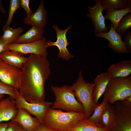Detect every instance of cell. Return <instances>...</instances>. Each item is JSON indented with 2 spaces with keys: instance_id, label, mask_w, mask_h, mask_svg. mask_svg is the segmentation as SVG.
<instances>
[{
  "instance_id": "cell-14",
  "label": "cell",
  "mask_w": 131,
  "mask_h": 131,
  "mask_svg": "<svg viewBox=\"0 0 131 131\" xmlns=\"http://www.w3.org/2000/svg\"><path fill=\"white\" fill-rule=\"evenodd\" d=\"M47 13L43 1L42 0L35 12L27 16L24 19V22L27 25L44 28L46 25Z\"/></svg>"
},
{
  "instance_id": "cell-31",
  "label": "cell",
  "mask_w": 131,
  "mask_h": 131,
  "mask_svg": "<svg viewBox=\"0 0 131 131\" xmlns=\"http://www.w3.org/2000/svg\"><path fill=\"white\" fill-rule=\"evenodd\" d=\"M30 0H20V5L25 11L27 16L30 15L33 13L29 6Z\"/></svg>"
},
{
  "instance_id": "cell-37",
  "label": "cell",
  "mask_w": 131,
  "mask_h": 131,
  "mask_svg": "<svg viewBox=\"0 0 131 131\" xmlns=\"http://www.w3.org/2000/svg\"><path fill=\"white\" fill-rule=\"evenodd\" d=\"M125 100L128 102L131 103V95L127 97Z\"/></svg>"
},
{
  "instance_id": "cell-27",
  "label": "cell",
  "mask_w": 131,
  "mask_h": 131,
  "mask_svg": "<svg viewBox=\"0 0 131 131\" xmlns=\"http://www.w3.org/2000/svg\"><path fill=\"white\" fill-rule=\"evenodd\" d=\"M108 131H131V123L124 120H118Z\"/></svg>"
},
{
  "instance_id": "cell-1",
  "label": "cell",
  "mask_w": 131,
  "mask_h": 131,
  "mask_svg": "<svg viewBox=\"0 0 131 131\" xmlns=\"http://www.w3.org/2000/svg\"><path fill=\"white\" fill-rule=\"evenodd\" d=\"M50 73L47 57L30 54L20 74L18 91L21 96L30 102L45 101V83Z\"/></svg>"
},
{
  "instance_id": "cell-2",
  "label": "cell",
  "mask_w": 131,
  "mask_h": 131,
  "mask_svg": "<svg viewBox=\"0 0 131 131\" xmlns=\"http://www.w3.org/2000/svg\"><path fill=\"white\" fill-rule=\"evenodd\" d=\"M84 118L83 113L65 112L49 107L45 114L43 124L58 131H68L77 121Z\"/></svg>"
},
{
  "instance_id": "cell-13",
  "label": "cell",
  "mask_w": 131,
  "mask_h": 131,
  "mask_svg": "<svg viewBox=\"0 0 131 131\" xmlns=\"http://www.w3.org/2000/svg\"><path fill=\"white\" fill-rule=\"evenodd\" d=\"M18 111L15 99L10 97L0 100V123L12 120Z\"/></svg>"
},
{
  "instance_id": "cell-10",
  "label": "cell",
  "mask_w": 131,
  "mask_h": 131,
  "mask_svg": "<svg viewBox=\"0 0 131 131\" xmlns=\"http://www.w3.org/2000/svg\"><path fill=\"white\" fill-rule=\"evenodd\" d=\"M21 71L0 59V81L5 84L18 90Z\"/></svg>"
},
{
  "instance_id": "cell-6",
  "label": "cell",
  "mask_w": 131,
  "mask_h": 131,
  "mask_svg": "<svg viewBox=\"0 0 131 131\" xmlns=\"http://www.w3.org/2000/svg\"><path fill=\"white\" fill-rule=\"evenodd\" d=\"M16 93L17 97L15 100L18 109L22 108L35 116L41 124H43L45 114L53 103L46 101L41 103L30 102L21 96L18 90L16 89Z\"/></svg>"
},
{
  "instance_id": "cell-38",
  "label": "cell",
  "mask_w": 131,
  "mask_h": 131,
  "mask_svg": "<svg viewBox=\"0 0 131 131\" xmlns=\"http://www.w3.org/2000/svg\"><path fill=\"white\" fill-rule=\"evenodd\" d=\"M4 96V95L0 94V100Z\"/></svg>"
},
{
  "instance_id": "cell-40",
  "label": "cell",
  "mask_w": 131,
  "mask_h": 131,
  "mask_svg": "<svg viewBox=\"0 0 131 131\" xmlns=\"http://www.w3.org/2000/svg\"></svg>"
},
{
  "instance_id": "cell-24",
  "label": "cell",
  "mask_w": 131,
  "mask_h": 131,
  "mask_svg": "<svg viewBox=\"0 0 131 131\" xmlns=\"http://www.w3.org/2000/svg\"><path fill=\"white\" fill-rule=\"evenodd\" d=\"M108 103L103 98L102 102L100 104H97L94 110L93 113L88 119L96 124L102 125L101 117Z\"/></svg>"
},
{
  "instance_id": "cell-36",
  "label": "cell",
  "mask_w": 131,
  "mask_h": 131,
  "mask_svg": "<svg viewBox=\"0 0 131 131\" xmlns=\"http://www.w3.org/2000/svg\"><path fill=\"white\" fill-rule=\"evenodd\" d=\"M127 8L131 9V0H127Z\"/></svg>"
},
{
  "instance_id": "cell-39",
  "label": "cell",
  "mask_w": 131,
  "mask_h": 131,
  "mask_svg": "<svg viewBox=\"0 0 131 131\" xmlns=\"http://www.w3.org/2000/svg\"></svg>"
},
{
  "instance_id": "cell-34",
  "label": "cell",
  "mask_w": 131,
  "mask_h": 131,
  "mask_svg": "<svg viewBox=\"0 0 131 131\" xmlns=\"http://www.w3.org/2000/svg\"><path fill=\"white\" fill-rule=\"evenodd\" d=\"M8 124V123L5 122L0 123V131H5Z\"/></svg>"
},
{
  "instance_id": "cell-11",
  "label": "cell",
  "mask_w": 131,
  "mask_h": 131,
  "mask_svg": "<svg viewBox=\"0 0 131 131\" xmlns=\"http://www.w3.org/2000/svg\"><path fill=\"white\" fill-rule=\"evenodd\" d=\"M109 31L106 33H99L95 34L97 37H100L107 40L108 45L115 52L120 54H128L129 52L124 42L122 40V34L117 32L111 23Z\"/></svg>"
},
{
  "instance_id": "cell-5",
  "label": "cell",
  "mask_w": 131,
  "mask_h": 131,
  "mask_svg": "<svg viewBox=\"0 0 131 131\" xmlns=\"http://www.w3.org/2000/svg\"><path fill=\"white\" fill-rule=\"evenodd\" d=\"M104 98L111 104L125 100L131 95V76L111 78L103 94Z\"/></svg>"
},
{
  "instance_id": "cell-32",
  "label": "cell",
  "mask_w": 131,
  "mask_h": 131,
  "mask_svg": "<svg viewBox=\"0 0 131 131\" xmlns=\"http://www.w3.org/2000/svg\"><path fill=\"white\" fill-rule=\"evenodd\" d=\"M35 131H58L50 128L45 126L43 124H41Z\"/></svg>"
},
{
  "instance_id": "cell-4",
  "label": "cell",
  "mask_w": 131,
  "mask_h": 131,
  "mask_svg": "<svg viewBox=\"0 0 131 131\" xmlns=\"http://www.w3.org/2000/svg\"><path fill=\"white\" fill-rule=\"evenodd\" d=\"M51 88L56 98L53 104L52 109L84 113L83 105L75 98L70 86L64 85L59 87L52 85Z\"/></svg>"
},
{
  "instance_id": "cell-23",
  "label": "cell",
  "mask_w": 131,
  "mask_h": 131,
  "mask_svg": "<svg viewBox=\"0 0 131 131\" xmlns=\"http://www.w3.org/2000/svg\"><path fill=\"white\" fill-rule=\"evenodd\" d=\"M131 9L129 8L112 12H106L104 16L105 19L109 20L116 30L123 17L126 15L131 13Z\"/></svg>"
},
{
  "instance_id": "cell-28",
  "label": "cell",
  "mask_w": 131,
  "mask_h": 131,
  "mask_svg": "<svg viewBox=\"0 0 131 131\" xmlns=\"http://www.w3.org/2000/svg\"><path fill=\"white\" fill-rule=\"evenodd\" d=\"M0 94L8 95L9 97L15 100L17 97L16 89L5 84L0 81Z\"/></svg>"
},
{
  "instance_id": "cell-15",
  "label": "cell",
  "mask_w": 131,
  "mask_h": 131,
  "mask_svg": "<svg viewBox=\"0 0 131 131\" xmlns=\"http://www.w3.org/2000/svg\"><path fill=\"white\" fill-rule=\"evenodd\" d=\"M107 72L111 78L128 77L131 74V61L125 60L113 64L109 67Z\"/></svg>"
},
{
  "instance_id": "cell-29",
  "label": "cell",
  "mask_w": 131,
  "mask_h": 131,
  "mask_svg": "<svg viewBox=\"0 0 131 131\" xmlns=\"http://www.w3.org/2000/svg\"><path fill=\"white\" fill-rule=\"evenodd\" d=\"M8 126L5 131H25V130L17 122L11 120L8 123Z\"/></svg>"
},
{
  "instance_id": "cell-3",
  "label": "cell",
  "mask_w": 131,
  "mask_h": 131,
  "mask_svg": "<svg viewBox=\"0 0 131 131\" xmlns=\"http://www.w3.org/2000/svg\"><path fill=\"white\" fill-rule=\"evenodd\" d=\"M95 86L94 83L85 81L81 71L76 82L70 86L76 99L83 107L86 119H88L91 115L98 104L95 103L92 99Z\"/></svg>"
},
{
  "instance_id": "cell-16",
  "label": "cell",
  "mask_w": 131,
  "mask_h": 131,
  "mask_svg": "<svg viewBox=\"0 0 131 131\" xmlns=\"http://www.w3.org/2000/svg\"><path fill=\"white\" fill-rule=\"evenodd\" d=\"M111 79L107 72L97 75L95 78L94 81L95 86L92 97L95 103L97 104L98 100L104 93L107 85Z\"/></svg>"
},
{
  "instance_id": "cell-12",
  "label": "cell",
  "mask_w": 131,
  "mask_h": 131,
  "mask_svg": "<svg viewBox=\"0 0 131 131\" xmlns=\"http://www.w3.org/2000/svg\"><path fill=\"white\" fill-rule=\"evenodd\" d=\"M11 120L17 122L26 131H35L41 124L36 117L21 108L18 109L16 115Z\"/></svg>"
},
{
  "instance_id": "cell-18",
  "label": "cell",
  "mask_w": 131,
  "mask_h": 131,
  "mask_svg": "<svg viewBox=\"0 0 131 131\" xmlns=\"http://www.w3.org/2000/svg\"><path fill=\"white\" fill-rule=\"evenodd\" d=\"M44 28L32 26L25 33L20 35L15 43H24L34 42L41 39L44 33Z\"/></svg>"
},
{
  "instance_id": "cell-26",
  "label": "cell",
  "mask_w": 131,
  "mask_h": 131,
  "mask_svg": "<svg viewBox=\"0 0 131 131\" xmlns=\"http://www.w3.org/2000/svg\"><path fill=\"white\" fill-rule=\"evenodd\" d=\"M131 28V14H127L122 19L116 30L118 33L122 34Z\"/></svg>"
},
{
  "instance_id": "cell-22",
  "label": "cell",
  "mask_w": 131,
  "mask_h": 131,
  "mask_svg": "<svg viewBox=\"0 0 131 131\" xmlns=\"http://www.w3.org/2000/svg\"><path fill=\"white\" fill-rule=\"evenodd\" d=\"M101 3L103 11L112 12L127 8V0H102Z\"/></svg>"
},
{
  "instance_id": "cell-30",
  "label": "cell",
  "mask_w": 131,
  "mask_h": 131,
  "mask_svg": "<svg viewBox=\"0 0 131 131\" xmlns=\"http://www.w3.org/2000/svg\"><path fill=\"white\" fill-rule=\"evenodd\" d=\"M124 41L129 53L131 52V30H129L123 37Z\"/></svg>"
},
{
  "instance_id": "cell-9",
  "label": "cell",
  "mask_w": 131,
  "mask_h": 131,
  "mask_svg": "<svg viewBox=\"0 0 131 131\" xmlns=\"http://www.w3.org/2000/svg\"><path fill=\"white\" fill-rule=\"evenodd\" d=\"M101 0H94L95 2L93 7L89 6L88 7L90 13L86 14V16L91 19L92 23L94 26L95 34L99 33L107 32L110 28L109 26H106L105 18L102 12L103 8L101 3Z\"/></svg>"
},
{
  "instance_id": "cell-20",
  "label": "cell",
  "mask_w": 131,
  "mask_h": 131,
  "mask_svg": "<svg viewBox=\"0 0 131 131\" xmlns=\"http://www.w3.org/2000/svg\"><path fill=\"white\" fill-rule=\"evenodd\" d=\"M116 118V114L114 105L109 103L101 117L102 126L108 131L115 125Z\"/></svg>"
},
{
  "instance_id": "cell-25",
  "label": "cell",
  "mask_w": 131,
  "mask_h": 131,
  "mask_svg": "<svg viewBox=\"0 0 131 131\" xmlns=\"http://www.w3.org/2000/svg\"><path fill=\"white\" fill-rule=\"evenodd\" d=\"M19 0H10L8 10V17L5 25L2 27L4 29L10 26L12 22L14 14L16 11L20 7Z\"/></svg>"
},
{
  "instance_id": "cell-7",
  "label": "cell",
  "mask_w": 131,
  "mask_h": 131,
  "mask_svg": "<svg viewBox=\"0 0 131 131\" xmlns=\"http://www.w3.org/2000/svg\"><path fill=\"white\" fill-rule=\"evenodd\" d=\"M46 38L32 42L17 43H13L7 45L6 50H13L23 54H30L47 57L48 53L46 45Z\"/></svg>"
},
{
  "instance_id": "cell-8",
  "label": "cell",
  "mask_w": 131,
  "mask_h": 131,
  "mask_svg": "<svg viewBox=\"0 0 131 131\" xmlns=\"http://www.w3.org/2000/svg\"><path fill=\"white\" fill-rule=\"evenodd\" d=\"M71 27V25H69L66 29L62 30L59 29L57 25H53V28L56 32L57 40L55 42H52L50 40L48 41L46 43L47 48L52 46H57L59 50L57 55L58 57L66 60H68L74 57V55L69 53L67 49V46L69 43L66 37V34Z\"/></svg>"
},
{
  "instance_id": "cell-33",
  "label": "cell",
  "mask_w": 131,
  "mask_h": 131,
  "mask_svg": "<svg viewBox=\"0 0 131 131\" xmlns=\"http://www.w3.org/2000/svg\"><path fill=\"white\" fill-rule=\"evenodd\" d=\"M7 45L0 39V55L6 50Z\"/></svg>"
},
{
  "instance_id": "cell-17",
  "label": "cell",
  "mask_w": 131,
  "mask_h": 131,
  "mask_svg": "<svg viewBox=\"0 0 131 131\" xmlns=\"http://www.w3.org/2000/svg\"><path fill=\"white\" fill-rule=\"evenodd\" d=\"M21 53L13 50H6L0 55V59L6 63L18 69H22L27 57Z\"/></svg>"
},
{
  "instance_id": "cell-35",
  "label": "cell",
  "mask_w": 131,
  "mask_h": 131,
  "mask_svg": "<svg viewBox=\"0 0 131 131\" xmlns=\"http://www.w3.org/2000/svg\"><path fill=\"white\" fill-rule=\"evenodd\" d=\"M0 11L3 13L5 14L6 11L2 4L1 1L0 0Z\"/></svg>"
},
{
  "instance_id": "cell-21",
  "label": "cell",
  "mask_w": 131,
  "mask_h": 131,
  "mask_svg": "<svg viewBox=\"0 0 131 131\" xmlns=\"http://www.w3.org/2000/svg\"><path fill=\"white\" fill-rule=\"evenodd\" d=\"M3 29V33L0 39L7 45L15 43L24 30L21 27L14 28L10 26Z\"/></svg>"
},
{
  "instance_id": "cell-19",
  "label": "cell",
  "mask_w": 131,
  "mask_h": 131,
  "mask_svg": "<svg viewBox=\"0 0 131 131\" xmlns=\"http://www.w3.org/2000/svg\"><path fill=\"white\" fill-rule=\"evenodd\" d=\"M101 125L96 124L88 119L77 121L68 131H108Z\"/></svg>"
}]
</instances>
